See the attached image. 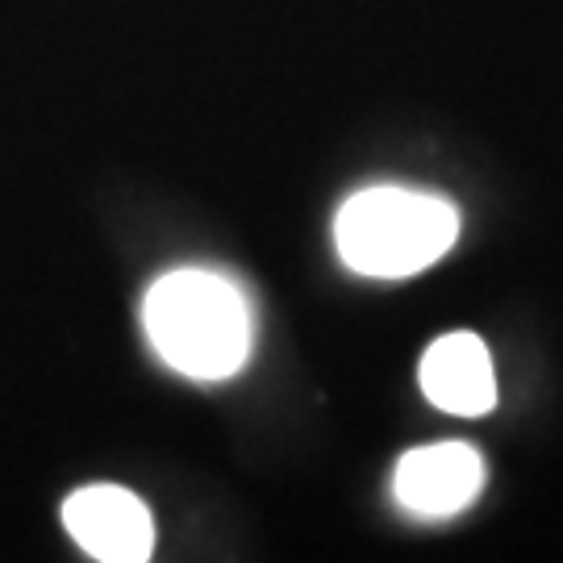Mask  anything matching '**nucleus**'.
Wrapping results in <instances>:
<instances>
[{"instance_id": "obj_1", "label": "nucleus", "mask_w": 563, "mask_h": 563, "mask_svg": "<svg viewBox=\"0 0 563 563\" xmlns=\"http://www.w3.org/2000/svg\"><path fill=\"white\" fill-rule=\"evenodd\" d=\"M151 351L188 380H230L251 360L255 318L251 301L222 272L180 267L151 284L142 301Z\"/></svg>"}, {"instance_id": "obj_2", "label": "nucleus", "mask_w": 563, "mask_h": 563, "mask_svg": "<svg viewBox=\"0 0 563 563\" xmlns=\"http://www.w3.org/2000/svg\"><path fill=\"white\" fill-rule=\"evenodd\" d=\"M460 239V209L418 188H363L334 218L339 260L367 280H409Z\"/></svg>"}, {"instance_id": "obj_3", "label": "nucleus", "mask_w": 563, "mask_h": 563, "mask_svg": "<svg viewBox=\"0 0 563 563\" xmlns=\"http://www.w3.org/2000/svg\"><path fill=\"white\" fill-rule=\"evenodd\" d=\"M63 526L84 555L101 563H142L155 551L151 509L121 484H88L63 501Z\"/></svg>"}, {"instance_id": "obj_4", "label": "nucleus", "mask_w": 563, "mask_h": 563, "mask_svg": "<svg viewBox=\"0 0 563 563\" xmlns=\"http://www.w3.org/2000/svg\"><path fill=\"white\" fill-rule=\"evenodd\" d=\"M484 488V460L467 443H430L413 446L397 460L393 472V497L405 514L443 522L455 518L481 497Z\"/></svg>"}, {"instance_id": "obj_5", "label": "nucleus", "mask_w": 563, "mask_h": 563, "mask_svg": "<svg viewBox=\"0 0 563 563\" xmlns=\"http://www.w3.org/2000/svg\"><path fill=\"white\" fill-rule=\"evenodd\" d=\"M418 380L430 405L455 418H484L497 405V372L488 346L467 330L443 334L426 346Z\"/></svg>"}]
</instances>
